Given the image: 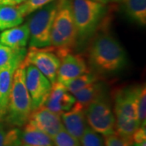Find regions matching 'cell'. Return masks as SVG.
I'll return each mask as SVG.
<instances>
[{"label":"cell","instance_id":"cell-1","mask_svg":"<svg viewBox=\"0 0 146 146\" xmlns=\"http://www.w3.org/2000/svg\"><path fill=\"white\" fill-rule=\"evenodd\" d=\"M88 63L90 70L99 76H111L125 68L127 55L120 42L102 29L89 42Z\"/></svg>","mask_w":146,"mask_h":146},{"label":"cell","instance_id":"cell-2","mask_svg":"<svg viewBox=\"0 0 146 146\" xmlns=\"http://www.w3.org/2000/svg\"><path fill=\"white\" fill-rule=\"evenodd\" d=\"M76 29V46L83 48L104 24L106 4L94 0H72Z\"/></svg>","mask_w":146,"mask_h":146},{"label":"cell","instance_id":"cell-3","mask_svg":"<svg viewBox=\"0 0 146 146\" xmlns=\"http://www.w3.org/2000/svg\"><path fill=\"white\" fill-rule=\"evenodd\" d=\"M52 46L61 58L72 52L76 46V29L74 21L72 0H58L56 15L53 22L50 36Z\"/></svg>","mask_w":146,"mask_h":146},{"label":"cell","instance_id":"cell-4","mask_svg":"<svg viewBox=\"0 0 146 146\" xmlns=\"http://www.w3.org/2000/svg\"><path fill=\"white\" fill-rule=\"evenodd\" d=\"M25 78L23 61L13 76L7 113L3 120L7 125L19 128L26 124L33 111L31 98L27 90Z\"/></svg>","mask_w":146,"mask_h":146},{"label":"cell","instance_id":"cell-5","mask_svg":"<svg viewBox=\"0 0 146 146\" xmlns=\"http://www.w3.org/2000/svg\"><path fill=\"white\" fill-rule=\"evenodd\" d=\"M136 86L114 92L115 133L132 145V135L140 127L136 106Z\"/></svg>","mask_w":146,"mask_h":146},{"label":"cell","instance_id":"cell-6","mask_svg":"<svg viewBox=\"0 0 146 146\" xmlns=\"http://www.w3.org/2000/svg\"><path fill=\"white\" fill-rule=\"evenodd\" d=\"M58 8V0L31 13L27 24L29 29V47H47L50 46V36Z\"/></svg>","mask_w":146,"mask_h":146},{"label":"cell","instance_id":"cell-7","mask_svg":"<svg viewBox=\"0 0 146 146\" xmlns=\"http://www.w3.org/2000/svg\"><path fill=\"white\" fill-rule=\"evenodd\" d=\"M87 123L101 134L107 136L115 133V118L106 95L93 101L86 107Z\"/></svg>","mask_w":146,"mask_h":146},{"label":"cell","instance_id":"cell-8","mask_svg":"<svg viewBox=\"0 0 146 146\" xmlns=\"http://www.w3.org/2000/svg\"><path fill=\"white\" fill-rule=\"evenodd\" d=\"M24 63L35 66L51 84L56 82L60 58L52 46L29 47Z\"/></svg>","mask_w":146,"mask_h":146},{"label":"cell","instance_id":"cell-9","mask_svg":"<svg viewBox=\"0 0 146 146\" xmlns=\"http://www.w3.org/2000/svg\"><path fill=\"white\" fill-rule=\"evenodd\" d=\"M25 65V81L31 98L33 110L44 104L50 92L52 84L37 68L28 63Z\"/></svg>","mask_w":146,"mask_h":146},{"label":"cell","instance_id":"cell-10","mask_svg":"<svg viewBox=\"0 0 146 146\" xmlns=\"http://www.w3.org/2000/svg\"><path fill=\"white\" fill-rule=\"evenodd\" d=\"M89 72L90 68L83 55L72 51L66 53L60 58L56 81L63 83Z\"/></svg>","mask_w":146,"mask_h":146},{"label":"cell","instance_id":"cell-11","mask_svg":"<svg viewBox=\"0 0 146 146\" xmlns=\"http://www.w3.org/2000/svg\"><path fill=\"white\" fill-rule=\"evenodd\" d=\"M28 122L51 138L64 128L61 116L51 111L45 106H41L33 110Z\"/></svg>","mask_w":146,"mask_h":146},{"label":"cell","instance_id":"cell-12","mask_svg":"<svg viewBox=\"0 0 146 146\" xmlns=\"http://www.w3.org/2000/svg\"><path fill=\"white\" fill-rule=\"evenodd\" d=\"M26 52L21 54L8 66L0 70V122H3L6 116L15 72L24 61Z\"/></svg>","mask_w":146,"mask_h":146},{"label":"cell","instance_id":"cell-13","mask_svg":"<svg viewBox=\"0 0 146 146\" xmlns=\"http://www.w3.org/2000/svg\"><path fill=\"white\" fill-rule=\"evenodd\" d=\"M85 111L86 107L76 101L72 109L60 115L64 129L79 141L88 127Z\"/></svg>","mask_w":146,"mask_h":146},{"label":"cell","instance_id":"cell-14","mask_svg":"<svg viewBox=\"0 0 146 146\" xmlns=\"http://www.w3.org/2000/svg\"><path fill=\"white\" fill-rule=\"evenodd\" d=\"M75 102L76 99L72 94L68 92L63 84L56 81L52 84L50 92L42 106L61 115L72 109Z\"/></svg>","mask_w":146,"mask_h":146},{"label":"cell","instance_id":"cell-15","mask_svg":"<svg viewBox=\"0 0 146 146\" xmlns=\"http://www.w3.org/2000/svg\"><path fill=\"white\" fill-rule=\"evenodd\" d=\"M29 41V29L27 22L2 31L0 42L14 50L26 49Z\"/></svg>","mask_w":146,"mask_h":146},{"label":"cell","instance_id":"cell-16","mask_svg":"<svg viewBox=\"0 0 146 146\" xmlns=\"http://www.w3.org/2000/svg\"><path fill=\"white\" fill-rule=\"evenodd\" d=\"M118 3L127 18L140 26L146 25V0H112Z\"/></svg>","mask_w":146,"mask_h":146},{"label":"cell","instance_id":"cell-17","mask_svg":"<svg viewBox=\"0 0 146 146\" xmlns=\"http://www.w3.org/2000/svg\"><path fill=\"white\" fill-rule=\"evenodd\" d=\"M21 141L22 144L28 145L54 146L52 138L29 122H27L21 131Z\"/></svg>","mask_w":146,"mask_h":146},{"label":"cell","instance_id":"cell-18","mask_svg":"<svg viewBox=\"0 0 146 146\" xmlns=\"http://www.w3.org/2000/svg\"><path fill=\"white\" fill-rule=\"evenodd\" d=\"M72 95L76 102L83 105L84 107H87L93 101L106 95V86L99 80L89 84Z\"/></svg>","mask_w":146,"mask_h":146},{"label":"cell","instance_id":"cell-19","mask_svg":"<svg viewBox=\"0 0 146 146\" xmlns=\"http://www.w3.org/2000/svg\"><path fill=\"white\" fill-rule=\"evenodd\" d=\"M24 18L17 6H0V31L23 24Z\"/></svg>","mask_w":146,"mask_h":146},{"label":"cell","instance_id":"cell-20","mask_svg":"<svg viewBox=\"0 0 146 146\" xmlns=\"http://www.w3.org/2000/svg\"><path fill=\"white\" fill-rule=\"evenodd\" d=\"M21 130L0 122V146H21Z\"/></svg>","mask_w":146,"mask_h":146},{"label":"cell","instance_id":"cell-21","mask_svg":"<svg viewBox=\"0 0 146 146\" xmlns=\"http://www.w3.org/2000/svg\"><path fill=\"white\" fill-rule=\"evenodd\" d=\"M100 76L92 71L89 72L84 73L76 78L70 80L68 81L62 83L69 93L74 94L79 90L86 87L88 84L99 80Z\"/></svg>","mask_w":146,"mask_h":146},{"label":"cell","instance_id":"cell-22","mask_svg":"<svg viewBox=\"0 0 146 146\" xmlns=\"http://www.w3.org/2000/svg\"><path fill=\"white\" fill-rule=\"evenodd\" d=\"M135 99L140 126H146V88L145 84L136 86Z\"/></svg>","mask_w":146,"mask_h":146},{"label":"cell","instance_id":"cell-23","mask_svg":"<svg viewBox=\"0 0 146 146\" xmlns=\"http://www.w3.org/2000/svg\"><path fill=\"white\" fill-rule=\"evenodd\" d=\"M80 146H105V141L102 136L87 127L80 138Z\"/></svg>","mask_w":146,"mask_h":146},{"label":"cell","instance_id":"cell-24","mask_svg":"<svg viewBox=\"0 0 146 146\" xmlns=\"http://www.w3.org/2000/svg\"><path fill=\"white\" fill-rule=\"evenodd\" d=\"M26 51V49L14 50L0 42V70L8 66L16 57Z\"/></svg>","mask_w":146,"mask_h":146},{"label":"cell","instance_id":"cell-25","mask_svg":"<svg viewBox=\"0 0 146 146\" xmlns=\"http://www.w3.org/2000/svg\"><path fill=\"white\" fill-rule=\"evenodd\" d=\"M54 146H80V141L63 128L52 137Z\"/></svg>","mask_w":146,"mask_h":146},{"label":"cell","instance_id":"cell-26","mask_svg":"<svg viewBox=\"0 0 146 146\" xmlns=\"http://www.w3.org/2000/svg\"><path fill=\"white\" fill-rule=\"evenodd\" d=\"M54 0H27L21 5L17 6L24 16H29L35 11L52 3Z\"/></svg>","mask_w":146,"mask_h":146},{"label":"cell","instance_id":"cell-27","mask_svg":"<svg viewBox=\"0 0 146 146\" xmlns=\"http://www.w3.org/2000/svg\"><path fill=\"white\" fill-rule=\"evenodd\" d=\"M105 146H131L129 142L125 141L116 133L105 136Z\"/></svg>","mask_w":146,"mask_h":146},{"label":"cell","instance_id":"cell-28","mask_svg":"<svg viewBox=\"0 0 146 146\" xmlns=\"http://www.w3.org/2000/svg\"><path fill=\"white\" fill-rule=\"evenodd\" d=\"M146 141V126H140L132 135V144Z\"/></svg>","mask_w":146,"mask_h":146},{"label":"cell","instance_id":"cell-29","mask_svg":"<svg viewBox=\"0 0 146 146\" xmlns=\"http://www.w3.org/2000/svg\"><path fill=\"white\" fill-rule=\"evenodd\" d=\"M27 0H0V6H19L25 3Z\"/></svg>","mask_w":146,"mask_h":146},{"label":"cell","instance_id":"cell-30","mask_svg":"<svg viewBox=\"0 0 146 146\" xmlns=\"http://www.w3.org/2000/svg\"><path fill=\"white\" fill-rule=\"evenodd\" d=\"M131 146H146V141L141 142V143H133Z\"/></svg>","mask_w":146,"mask_h":146},{"label":"cell","instance_id":"cell-31","mask_svg":"<svg viewBox=\"0 0 146 146\" xmlns=\"http://www.w3.org/2000/svg\"><path fill=\"white\" fill-rule=\"evenodd\" d=\"M94 1H96V2H99V3H104V4H107L108 3H111V2H112V0H94Z\"/></svg>","mask_w":146,"mask_h":146},{"label":"cell","instance_id":"cell-32","mask_svg":"<svg viewBox=\"0 0 146 146\" xmlns=\"http://www.w3.org/2000/svg\"><path fill=\"white\" fill-rule=\"evenodd\" d=\"M21 146H31V145H25V144H22Z\"/></svg>","mask_w":146,"mask_h":146}]
</instances>
